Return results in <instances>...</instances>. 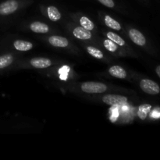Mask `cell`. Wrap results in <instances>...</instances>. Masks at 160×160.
I'll return each mask as SVG.
<instances>
[{
	"label": "cell",
	"instance_id": "obj_1",
	"mask_svg": "<svg viewBox=\"0 0 160 160\" xmlns=\"http://www.w3.org/2000/svg\"><path fill=\"white\" fill-rule=\"evenodd\" d=\"M81 90L85 93H102L106 92L107 87L106 84L100 82H84L81 84Z\"/></svg>",
	"mask_w": 160,
	"mask_h": 160
},
{
	"label": "cell",
	"instance_id": "obj_2",
	"mask_svg": "<svg viewBox=\"0 0 160 160\" xmlns=\"http://www.w3.org/2000/svg\"><path fill=\"white\" fill-rule=\"evenodd\" d=\"M140 88L144 92L151 95L160 93V87L154 81L150 79H142L140 81Z\"/></svg>",
	"mask_w": 160,
	"mask_h": 160
},
{
	"label": "cell",
	"instance_id": "obj_3",
	"mask_svg": "<svg viewBox=\"0 0 160 160\" xmlns=\"http://www.w3.org/2000/svg\"><path fill=\"white\" fill-rule=\"evenodd\" d=\"M102 101L109 106H122L128 102V98L119 95H106L102 97Z\"/></svg>",
	"mask_w": 160,
	"mask_h": 160
},
{
	"label": "cell",
	"instance_id": "obj_4",
	"mask_svg": "<svg viewBox=\"0 0 160 160\" xmlns=\"http://www.w3.org/2000/svg\"><path fill=\"white\" fill-rule=\"evenodd\" d=\"M19 3L17 0H7L0 4V14L9 15L12 13L17 9Z\"/></svg>",
	"mask_w": 160,
	"mask_h": 160
},
{
	"label": "cell",
	"instance_id": "obj_5",
	"mask_svg": "<svg viewBox=\"0 0 160 160\" xmlns=\"http://www.w3.org/2000/svg\"><path fill=\"white\" fill-rule=\"evenodd\" d=\"M129 36L132 42L139 46H145L146 44V38L142 32L136 29H131L129 31Z\"/></svg>",
	"mask_w": 160,
	"mask_h": 160
},
{
	"label": "cell",
	"instance_id": "obj_6",
	"mask_svg": "<svg viewBox=\"0 0 160 160\" xmlns=\"http://www.w3.org/2000/svg\"><path fill=\"white\" fill-rule=\"evenodd\" d=\"M31 64L32 67H35V68H47V67H50L52 64L51 60L46 58L42 57H37L33 58L31 60Z\"/></svg>",
	"mask_w": 160,
	"mask_h": 160
},
{
	"label": "cell",
	"instance_id": "obj_7",
	"mask_svg": "<svg viewBox=\"0 0 160 160\" xmlns=\"http://www.w3.org/2000/svg\"><path fill=\"white\" fill-rule=\"evenodd\" d=\"M48 42L53 46L59 47V48H65L69 45V42L67 38L57 35L51 36L48 39Z\"/></svg>",
	"mask_w": 160,
	"mask_h": 160
},
{
	"label": "cell",
	"instance_id": "obj_8",
	"mask_svg": "<svg viewBox=\"0 0 160 160\" xmlns=\"http://www.w3.org/2000/svg\"><path fill=\"white\" fill-rule=\"evenodd\" d=\"M73 35L79 39L82 40H88L92 38V34H91L89 30L85 29L83 27H78L73 31Z\"/></svg>",
	"mask_w": 160,
	"mask_h": 160
},
{
	"label": "cell",
	"instance_id": "obj_9",
	"mask_svg": "<svg viewBox=\"0 0 160 160\" xmlns=\"http://www.w3.org/2000/svg\"><path fill=\"white\" fill-rule=\"evenodd\" d=\"M109 73L112 76L117 78H120V79H124L127 77V73L125 71V70L123 67H120V66H113V67H111L109 70Z\"/></svg>",
	"mask_w": 160,
	"mask_h": 160
},
{
	"label": "cell",
	"instance_id": "obj_10",
	"mask_svg": "<svg viewBox=\"0 0 160 160\" xmlns=\"http://www.w3.org/2000/svg\"><path fill=\"white\" fill-rule=\"evenodd\" d=\"M30 28L32 31L35 33H42V34H45L48 31V26L45 23H42V22H34L31 24Z\"/></svg>",
	"mask_w": 160,
	"mask_h": 160
},
{
	"label": "cell",
	"instance_id": "obj_11",
	"mask_svg": "<svg viewBox=\"0 0 160 160\" xmlns=\"http://www.w3.org/2000/svg\"><path fill=\"white\" fill-rule=\"evenodd\" d=\"M13 45L16 49L23 52L28 51V50H31L33 48L32 43H31L30 42H26V41L21 40H17L16 42H14Z\"/></svg>",
	"mask_w": 160,
	"mask_h": 160
},
{
	"label": "cell",
	"instance_id": "obj_12",
	"mask_svg": "<svg viewBox=\"0 0 160 160\" xmlns=\"http://www.w3.org/2000/svg\"><path fill=\"white\" fill-rule=\"evenodd\" d=\"M47 13H48V17L52 21H58L61 18V13L58 9L55 6H48L47 9Z\"/></svg>",
	"mask_w": 160,
	"mask_h": 160
},
{
	"label": "cell",
	"instance_id": "obj_13",
	"mask_svg": "<svg viewBox=\"0 0 160 160\" xmlns=\"http://www.w3.org/2000/svg\"><path fill=\"white\" fill-rule=\"evenodd\" d=\"M152 109V106L148 104H143L142 106H139L138 112V115L139 118L142 120H145L146 117H148V114L149 113L150 111Z\"/></svg>",
	"mask_w": 160,
	"mask_h": 160
},
{
	"label": "cell",
	"instance_id": "obj_14",
	"mask_svg": "<svg viewBox=\"0 0 160 160\" xmlns=\"http://www.w3.org/2000/svg\"><path fill=\"white\" fill-rule=\"evenodd\" d=\"M105 23H106V26L112 28V29L116 30V31H120V30H121V26H120V23L117 20H115L112 17H109V16L107 15L105 17Z\"/></svg>",
	"mask_w": 160,
	"mask_h": 160
},
{
	"label": "cell",
	"instance_id": "obj_15",
	"mask_svg": "<svg viewBox=\"0 0 160 160\" xmlns=\"http://www.w3.org/2000/svg\"><path fill=\"white\" fill-rule=\"evenodd\" d=\"M107 38L109 39H110L111 41H112L113 42H115L117 45H120V46H123L125 45V42L121 37L118 35V34H115L113 32H108L106 34Z\"/></svg>",
	"mask_w": 160,
	"mask_h": 160
},
{
	"label": "cell",
	"instance_id": "obj_16",
	"mask_svg": "<svg viewBox=\"0 0 160 160\" xmlns=\"http://www.w3.org/2000/svg\"><path fill=\"white\" fill-rule=\"evenodd\" d=\"M12 60H13V58L9 54L0 56V69L5 68L10 65L12 62Z\"/></svg>",
	"mask_w": 160,
	"mask_h": 160
},
{
	"label": "cell",
	"instance_id": "obj_17",
	"mask_svg": "<svg viewBox=\"0 0 160 160\" xmlns=\"http://www.w3.org/2000/svg\"><path fill=\"white\" fill-rule=\"evenodd\" d=\"M80 23H81V27H83V28H85V29L89 30V31L94 29V23H92V21H91L88 17H81V20H80Z\"/></svg>",
	"mask_w": 160,
	"mask_h": 160
},
{
	"label": "cell",
	"instance_id": "obj_18",
	"mask_svg": "<svg viewBox=\"0 0 160 160\" xmlns=\"http://www.w3.org/2000/svg\"><path fill=\"white\" fill-rule=\"evenodd\" d=\"M87 50L91 56H94V57L97 58V59H102L103 56H103V53L102 52V51H100L98 48H95V47L88 46L87 48Z\"/></svg>",
	"mask_w": 160,
	"mask_h": 160
},
{
	"label": "cell",
	"instance_id": "obj_19",
	"mask_svg": "<svg viewBox=\"0 0 160 160\" xmlns=\"http://www.w3.org/2000/svg\"><path fill=\"white\" fill-rule=\"evenodd\" d=\"M104 46L105 48L107 50H109V52H116L117 49V45L113 42L112 41H111L110 39H107V40L104 41Z\"/></svg>",
	"mask_w": 160,
	"mask_h": 160
},
{
	"label": "cell",
	"instance_id": "obj_20",
	"mask_svg": "<svg viewBox=\"0 0 160 160\" xmlns=\"http://www.w3.org/2000/svg\"><path fill=\"white\" fill-rule=\"evenodd\" d=\"M98 1L109 8H113L115 6L113 0H98Z\"/></svg>",
	"mask_w": 160,
	"mask_h": 160
},
{
	"label": "cell",
	"instance_id": "obj_21",
	"mask_svg": "<svg viewBox=\"0 0 160 160\" xmlns=\"http://www.w3.org/2000/svg\"><path fill=\"white\" fill-rule=\"evenodd\" d=\"M156 74L158 75V77L160 78V65L157 66L156 68Z\"/></svg>",
	"mask_w": 160,
	"mask_h": 160
}]
</instances>
